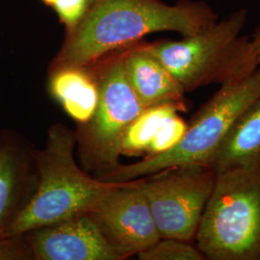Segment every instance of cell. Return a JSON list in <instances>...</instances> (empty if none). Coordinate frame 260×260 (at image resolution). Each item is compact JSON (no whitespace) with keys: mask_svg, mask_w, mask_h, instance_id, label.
Here are the masks:
<instances>
[{"mask_svg":"<svg viewBox=\"0 0 260 260\" xmlns=\"http://www.w3.org/2000/svg\"><path fill=\"white\" fill-rule=\"evenodd\" d=\"M251 41L252 47H253V50H254V53L256 55L257 62H258V64L260 65V26H258V27L254 30V33H253V35L251 37Z\"/></svg>","mask_w":260,"mask_h":260,"instance_id":"19","label":"cell"},{"mask_svg":"<svg viewBox=\"0 0 260 260\" xmlns=\"http://www.w3.org/2000/svg\"><path fill=\"white\" fill-rule=\"evenodd\" d=\"M34 259L25 234H0V260Z\"/></svg>","mask_w":260,"mask_h":260,"instance_id":"18","label":"cell"},{"mask_svg":"<svg viewBox=\"0 0 260 260\" xmlns=\"http://www.w3.org/2000/svg\"><path fill=\"white\" fill-rule=\"evenodd\" d=\"M260 164V96L234 122L223 145L207 165L216 174Z\"/></svg>","mask_w":260,"mask_h":260,"instance_id":"13","label":"cell"},{"mask_svg":"<svg viewBox=\"0 0 260 260\" xmlns=\"http://www.w3.org/2000/svg\"><path fill=\"white\" fill-rule=\"evenodd\" d=\"M179 111L182 109L173 103H161L145 108L130 123L123 135L121 155H146L149 144L160 126Z\"/></svg>","mask_w":260,"mask_h":260,"instance_id":"14","label":"cell"},{"mask_svg":"<svg viewBox=\"0 0 260 260\" xmlns=\"http://www.w3.org/2000/svg\"><path fill=\"white\" fill-rule=\"evenodd\" d=\"M248 10H236L210 27L181 40L143 43L182 86L186 93L211 84L231 83L259 66L251 39L242 35Z\"/></svg>","mask_w":260,"mask_h":260,"instance_id":"3","label":"cell"},{"mask_svg":"<svg viewBox=\"0 0 260 260\" xmlns=\"http://www.w3.org/2000/svg\"><path fill=\"white\" fill-rule=\"evenodd\" d=\"M137 256L141 260H205L197 246L175 238H160Z\"/></svg>","mask_w":260,"mask_h":260,"instance_id":"15","label":"cell"},{"mask_svg":"<svg viewBox=\"0 0 260 260\" xmlns=\"http://www.w3.org/2000/svg\"><path fill=\"white\" fill-rule=\"evenodd\" d=\"M48 91L78 125L92 119L100 93L96 79L89 66L65 67L49 72Z\"/></svg>","mask_w":260,"mask_h":260,"instance_id":"12","label":"cell"},{"mask_svg":"<svg viewBox=\"0 0 260 260\" xmlns=\"http://www.w3.org/2000/svg\"><path fill=\"white\" fill-rule=\"evenodd\" d=\"M195 240L209 260H260V164L217 174Z\"/></svg>","mask_w":260,"mask_h":260,"instance_id":"4","label":"cell"},{"mask_svg":"<svg viewBox=\"0 0 260 260\" xmlns=\"http://www.w3.org/2000/svg\"><path fill=\"white\" fill-rule=\"evenodd\" d=\"M76 134L63 123L53 124L47 143L35 149V188L4 235L25 234L39 228L88 214L118 182L93 178L76 162Z\"/></svg>","mask_w":260,"mask_h":260,"instance_id":"2","label":"cell"},{"mask_svg":"<svg viewBox=\"0 0 260 260\" xmlns=\"http://www.w3.org/2000/svg\"><path fill=\"white\" fill-rule=\"evenodd\" d=\"M35 149L15 130L0 131V234L32 195L36 182Z\"/></svg>","mask_w":260,"mask_h":260,"instance_id":"10","label":"cell"},{"mask_svg":"<svg viewBox=\"0 0 260 260\" xmlns=\"http://www.w3.org/2000/svg\"><path fill=\"white\" fill-rule=\"evenodd\" d=\"M187 127L188 123L178 115V113L169 118L160 126L157 133L151 140L146 156L161 154L175 148L183 138Z\"/></svg>","mask_w":260,"mask_h":260,"instance_id":"16","label":"cell"},{"mask_svg":"<svg viewBox=\"0 0 260 260\" xmlns=\"http://www.w3.org/2000/svg\"><path fill=\"white\" fill-rule=\"evenodd\" d=\"M218 19L215 10L204 1L179 0L170 5L161 0H92L81 22L66 34L49 72L90 65L152 33L172 31L182 37L195 35Z\"/></svg>","mask_w":260,"mask_h":260,"instance_id":"1","label":"cell"},{"mask_svg":"<svg viewBox=\"0 0 260 260\" xmlns=\"http://www.w3.org/2000/svg\"><path fill=\"white\" fill-rule=\"evenodd\" d=\"M216 178L210 166L188 164L135 179L148 201L161 238L195 239Z\"/></svg>","mask_w":260,"mask_h":260,"instance_id":"7","label":"cell"},{"mask_svg":"<svg viewBox=\"0 0 260 260\" xmlns=\"http://www.w3.org/2000/svg\"><path fill=\"white\" fill-rule=\"evenodd\" d=\"M88 215L122 259L137 255L161 238L148 201L135 180L118 182Z\"/></svg>","mask_w":260,"mask_h":260,"instance_id":"8","label":"cell"},{"mask_svg":"<svg viewBox=\"0 0 260 260\" xmlns=\"http://www.w3.org/2000/svg\"><path fill=\"white\" fill-rule=\"evenodd\" d=\"M123 65L130 86L145 108L173 103L186 111L184 89L167 69L143 47L142 42L124 47Z\"/></svg>","mask_w":260,"mask_h":260,"instance_id":"11","label":"cell"},{"mask_svg":"<svg viewBox=\"0 0 260 260\" xmlns=\"http://www.w3.org/2000/svg\"><path fill=\"white\" fill-rule=\"evenodd\" d=\"M45 5H47L48 7H51L53 4H54V2H55L56 0H41Z\"/></svg>","mask_w":260,"mask_h":260,"instance_id":"20","label":"cell"},{"mask_svg":"<svg viewBox=\"0 0 260 260\" xmlns=\"http://www.w3.org/2000/svg\"><path fill=\"white\" fill-rule=\"evenodd\" d=\"M36 260H121L93 219L80 215L25 233Z\"/></svg>","mask_w":260,"mask_h":260,"instance_id":"9","label":"cell"},{"mask_svg":"<svg viewBox=\"0 0 260 260\" xmlns=\"http://www.w3.org/2000/svg\"><path fill=\"white\" fill-rule=\"evenodd\" d=\"M258 96L260 65L247 77L221 85L196 113L183 138L175 148L129 165L120 164L99 178L110 182H126L175 166L207 165L223 145L234 122Z\"/></svg>","mask_w":260,"mask_h":260,"instance_id":"5","label":"cell"},{"mask_svg":"<svg viewBox=\"0 0 260 260\" xmlns=\"http://www.w3.org/2000/svg\"><path fill=\"white\" fill-rule=\"evenodd\" d=\"M92 0H56L51 8L65 26L66 34L74 31L90 9Z\"/></svg>","mask_w":260,"mask_h":260,"instance_id":"17","label":"cell"},{"mask_svg":"<svg viewBox=\"0 0 260 260\" xmlns=\"http://www.w3.org/2000/svg\"><path fill=\"white\" fill-rule=\"evenodd\" d=\"M123 49L94 61L91 68L99 86V103L92 119L77 125L76 149L86 171L100 176L120 165L122 138L145 107L133 92L124 72Z\"/></svg>","mask_w":260,"mask_h":260,"instance_id":"6","label":"cell"}]
</instances>
